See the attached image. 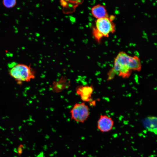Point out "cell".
Instances as JSON below:
<instances>
[{
    "label": "cell",
    "mask_w": 157,
    "mask_h": 157,
    "mask_svg": "<svg viewBox=\"0 0 157 157\" xmlns=\"http://www.w3.org/2000/svg\"><path fill=\"white\" fill-rule=\"evenodd\" d=\"M142 67L138 57L132 56L124 51H120L114 59L113 67L108 73V79H113L116 74L124 78H128L133 71H140Z\"/></svg>",
    "instance_id": "cell-1"
},
{
    "label": "cell",
    "mask_w": 157,
    "mask_h": 157,
    "mask_svg": "<svg viewBox=\"0 0 157 157\" xmlns=\"http://www.w3.org/2000/svg\"><path fill=\"white\" fill-rule=\"evenodd\" d=\"M9 74L20 85L23 82H29L35 78L36 73L30 65L19 63L10 68Z\"/></svg>",
    "instance_id": "cell-2"
},
{
    "label": "cell",
    "mask_w": 157,
    "mask_h": 157,
    "mask_svg": "<svg viewBox=\"0 0 157 157\" xmlns=\"http://www.w3.org/2000/svg\"><path fill=\"white\" fill-rule=\"evenodd\" d=\"M70 113L72 120L82 123L87 120L90 115L89 107L84 102L75 104Z\"/></svg>",
    "instance_id": "cell-3"
},
{
    "label": "cell",
    "mask_w": 157,
    "mask_h": 157,
    "mask_svg": "<svg viewBox=\"0 0 157 157\" xmlns=\"http://www.w3.org/2000/svg\"><path fill=\"white\" fill-rule=\"evenodd\" d=\"M114 18L115 16L113 15L97 19L95 28L103 37H108L110 33L115 31V25L113 22Z\"/></svg>",
    "instance_id": "cell-4"
},
{
    "label": "cell",
    "mask_w": 157,
    "mask_h": 157,
    "mask_svg": "<svg viewBox=\"0 0 157 157\" xmlns=\"http://www.w3.org/2000/svg\"><path fill=\"white\" fill-rule=\"evenodd\" d=\"M94 90L92 85H80L76 88V94L80 96L81 99L84 102H88L92 105H95V102L92 98V94Z\"/></svg>",
    "instance_id": "cell-5"
},
{
    "label": "cell",
    "mask_w": 157,
    "mask_h": 157,
    "mask_svg": "<svg viewBox=\"0 0 157 157\" xmlns=\"http://www.w3.org/2000/svg\"><path fill=\"white\" fill-rule=\"evenodd\" d=\"M114 121L110 117L105 115H101L97 121V127L102 133L109 132L112 130Z\"/></svg>",
    "instance_id": "cell-6"
},
{
    "label": "cell",
    "mask_w": 157,
    "mask_h": 157,
    "mask_svg": "<svg viewBox=\"0 0 157 157\" xmlns=\"http://www.w3.org/2000/svg\"><path fill=\"white\" fill-rule=\"evenodd\" d=\"M70 83V81L66 76H62L58 80L53 82L50 86V89L54 93H60L68 89L71 85Z\"/></svg>",
    "instance_id": "cell-7"
},
{
    "label": "cell",
    "mask_w": 157,
    "mask_h": 157,
    "mask_svg": "<svg viewBox=\"0 0 157 157\" xmlns=\"http://www.w3.org/2000/svg\"><path fill=\"white\" fill-rule=\"evenodd\" d=\"M91 12L94 17L97 19L108 16L105 6L101 4H98L93 6L91 9Z\"/></svg>",
    "instance_id": "cell-8"
},
{
    "label": "cell",
    "mask_w": 157,
    "mask_h": 157,
    "mask_svg": "<svg viewBox=\"0 0 157 157\" xmlns=\"http://www.w3.org/2000/svg\"><path fill=\"white\" fill-rule=\"evenodd\" d=\"M16 0H3L2 3L5 7L10 8L14 7L17 4Z\"/></svg>",
    "instance_id": "cell-9"
},
{
    "label": "cell",
    "mask_w": 157,
    "mask_h": 157,
    "mask_svg": "<svg viewBox=\"0 0 157 157\" xmlns=\"http://www.w3.org/2000/svg\"><path fill=\"white\" fill-rule=\"evenodd\" d=\"M93 33L94 38L98 41H99L103 37V35L95 28L93 29Z\"/></svg>",
    "instance_id": "cell-10"
}]
</instances>
